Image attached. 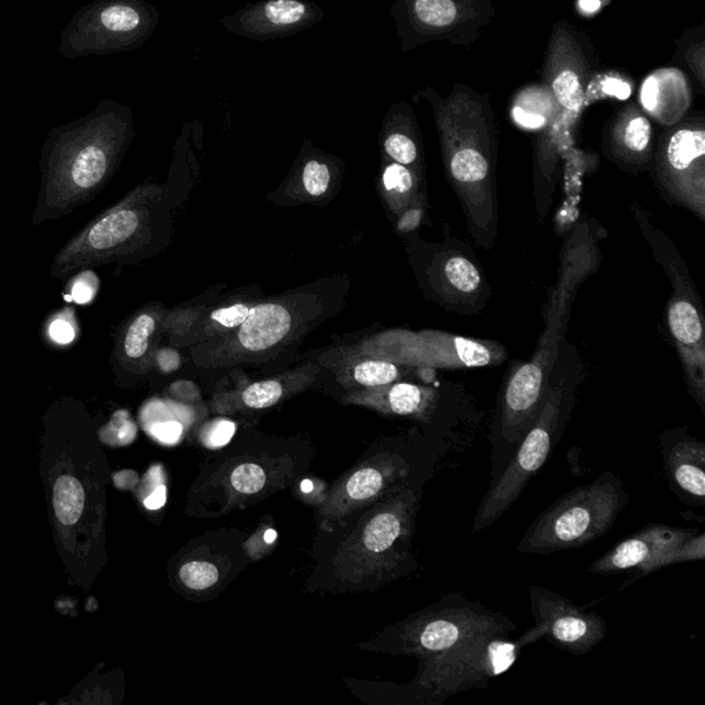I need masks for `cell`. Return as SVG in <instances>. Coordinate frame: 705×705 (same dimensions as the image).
<instances>
[{
  "label": "cell",
  "instance_id": "6da1fadb",
  "mask_svg": "<svg viewBox=\"0 0 705 705\" xmlns=\"http://www.w3.org/2000/svg\"><path fill=\"white\" fill-rule=\"evenodd\" d=\"M134 137L133 109L109 98L83 118L51 130L40 151L32 225L67 217L93 202L118 171Z\"/></svg>",
  "mask_w": 705,
  "mask_h": 705
},
{
  "label": "cell",
  "instance_id": "7a4b0ae2",
  "mask_svg": "<svg viewBox=\"0 0 705 705\" xmlns=\"http://www.w3.org/2000/svg\"><path fill=\"white\" fill-rule=\"evenodd\" d=\"M599 259L597 236L588 225H580L562 252L560 276L551 291L538 350L529 363L511 375L504 390L500 430L509 443L521 441L539 414L557 365L573 301L583 281L598 268Z\"/></svg>",
  "mask_w": 705,
  "mask_h": 705
},
{
  "label": "cell",
  "instance_id": "3957f363",
  "mask_svg": "<svg viewBox=\"0 0 705 705\" xmlns=\"http://www.w3.org/2000/svg\"><path fill=\"white\" fill-rule=\"evenodd\" d=\"M335 288L312 286L255 303L244 323L214 341L192 347L204 370L262 364L295 347L341 308Z\"/></svg>",
  "mask_w": 705,
  "mask_h": 705
},
{
  "label": "cell",
  "instance_id": "277c9868",
  "mask_svg": "<svg viewBox=\"0 0 705 705\" xmlns=\"http://www.w3.org/2000/svg\"><path fill=\"white\" fill-rule=\"evenodd\" d=\"M420 495L408 481L363 510L332 560L338 586L379 587L418 568L412 536Z\"/></svg>",
  "mask_w": 705,
  "mask_h": 705
},
{
  "label": "cell",
  "instance_id": "5b68a950",
  "mask_svg": "<svg viewBox=\"0 0 705 705\" xmlns=\"http://www.w3.org/2000/svg\"><path fill=\"white\" fill-rule=\"evenodd\" d=\"M162 188L137 186L115 206L98 214L61 248L50 273L68 280L83 270L118 263L126 265L148 255L155 243Z\"/></svg>",
  "mask_w": 705,
  "mask_h": 705
},
{
  "label": "cell",
  "instance_id": "8992f818",
  "mask_svg": "<svg viewBox=\"0 0 705 705\" xmlns=\"http://www.w3.org/2000/svg\"><path fill=\"white\" fill-rule=\"evenodd\" d=\"M627 503L622 480L605 471L540 514L526 529L518 551L549 555L587 546L609 532Z\"/></svg>",
  "mask_w": 705,
  "mask_h": 705
},
{
  "label": "cell",
  "instance_id": "52a82bcc",
  "mask_svg": "<svg viewBox=\"0 0 705 705\" xmlns=\"http://www.w3.org/2000/svg\"><path fill=\"white\" fill-rule=\"evenodd\" d=\"M514 630V623L502 613L474 604L463 595L447 594L436 604L390 627L385 633V650L422 661L476 635L509 634Z\"/></svg>",
  "mask_w": 705,
  "mask_h": 705
},
{
  "label": "cell",
  "instance_id": "ba28073f",
  "mask_svg": "<svg viewBox=\"0 0 705 705\" xmlns=\"http://www.w3.org/2000/svg\"><path fill=\"white\" fill-rule=\"evenodd\" d=\"M159 23V9L148 0H94L62 29L57 53L75 60L140 49Z\"/></svg>",
  "mask_w": 705,
  "mask_h": 705
},
{
  "label": "cell",
  "instance_id": "9c48e42d",
  "mask_svg": "<svg viewBox=\"0 0 705 705\" xmlns=\"http://www.w3.org/2000/svg\"><path fill=\"white\" fill-rule=\"evenodd\" d=\"M637 218L642 232L655 251L656 258L670 276L674 294L668 303V327L681 354L683 370L688 381L690 393L705 409V342L703 308L696 287L689 277L685 263L674 244L663 232L649 224L648 217L637 210Z\"/></svg>",
  "mask_w": 705,
  "mask_h": 705
},
{
  "label": "cell",
  "instance_id": "30bf717a",
  "mask_svg": "<svg viewBox=\"0 0 705 705\" xmlns=\"http://www.w3.org/2000/svg\"><path fill=\"white\" fill-rule=\"evenodd\" d=\"M522 650L507 634L476 635L440 655L420 661L415 683L431 700L443 703L462 690L482 688L488 679L509 671Z\"/></svg>",
  "mask_w": 705,
  "mask_h": 705
},
{
  "label": "cell",
  "instance_id": "8fae6325",
  "mask_svg": "<svg viewBox=\"0 0 705 705\" xmlns=\"http://www.w3.org/2000/svg\"><path fill=\"white\" fill-rule=\"evenodd\" d=\"M361 349L364 356L420 370H462L502 363L506 350L491 342L440 331H390Z\"/></svg>",
  "mask_w": 705,
  "mask_h": 705
},
{
  "label": "cell",
  "instance_id": "7c38bea8",
  "mask_svg": "<svg viewBox=\"0 0 705 705\" xmlns=\"http://www.w3.org/2000/svg\"><path fill=\"white\" fill-rule=\"evenodd\" d=\"M565 389L562 378L546 397L531 429L521 440V447L511 460L509 467L480 504L474 520L473 531L481 532L491 526L520 498L529 481L535 477L547 462L553 451L555 436L560 427L561 412L564 408Z\"/></svg>",
  "mask_w": 705,
  "mask_h": 705
},
{
  "label": "cell",
  "instance_id": "4fadbf2b",
  "mask_svg": "<svg viewBox=\"0 0 705 705\" xmlns=\"http://www.w3.org/2000/svg\"><path fill=\"white\" fill-rule=\"evenodd\" d=\"M529 599L535 626L518 639L522 649L544 639L564 652L583 656L597 648L608 633L601 615L586 612L549 588L532 584Z\"/></svg>",
  "mask_w": 705,
  "mask_h": 705
},
{
  "label": "cell",
  "instance_id": "5bb4252c",
  "mask_svg": "<svg viewBox=\"0 0 705 705\" xmlns=\"http://www.w3.org/2000/svg\"><path fill=\"white\" fill-rule=\"evenodd\" d=\"M655 180L670 202L705 215V131L682 126L660 141Z\"/></svg>",
  "mask_w": 705,
  "mask_h": 705
},
{
  "label": "cell",
  "instance_id": "9a60e30c",
  "mask_svg": "<svg viewBox=\"0 0 705 705\" xmlns=\"http://www.w3.org/2000/svg\"><path fill=\"white\" fill-rule=\"evenodd\" d=\"M411 466L394 452H379L361 462L330 493L320 510L323 525L342 524L408 482Z\"/></svg>",
  "mask_w": 705,
  "mask_h": 705
},
{
  "label": "cell",
  "instance_id": "2e32d148",
  "mask_svg": "<svg viewBox=\"0 0 705 705\" xmlns=\"http://www.w3.org/2000/svg\"><path fill=\"white\" fill-rule=\"evenodd\" d=\"M325 12L310 0H257L222 18L230 34L251 40L288 38L324 20Z\"/></svg>",
  "mask_w": 705,
  "mask_h": 705
},
{
  "label": "cell",
  "instance_id": "e0dca14e",
  "mask_svg": "<svg viewBox=\"0 0 705 705\" xmlns=\"http://www.w3.org/2000/svg\"><path fill=\"white\" fill-rule=\"evenodd\" d=\"M696 531L675 528L664 524H650L616 544L608 553L599 557L588 572L595 575H615L626 571H638L648 575V568L657 557L688 540Z\"/></svg>",
  "mask_w": 705,
  "mask_h": 705
},
{
  "label": "cell",
  "instance_id": "ac0fdd59",
  "mask_svg": "<svg viewBox=\"0 0 705 705\" xmlns=\"http://www.w3.org/2000/svg\"><path fill=\"white\" fill-rule=\"evenodd\" d=\"M661 456L668 484L682 502L704 509L705 444L690 436L686 427L660 437Z\"/></svg>",
  "mask_w": 705,
  "mask_h": 705
},
{
  "label": "cell",
  "instance_id": "d6986e66",
  "mask_svg": "<svg viewBox=\"0 0 705 705\" xmlns=\"http://www.w3.org/2000/svg\"><path fill=\"white\" fill-rule=\"evenodd\" d=\"M164 312L160 305H148L135 312L120 325L111 361L115 370L142 375L151 370L157 331L163 327Z\"/></svg>",
  "mask_w": 705,
  "mask_h": 705
},
{
  "label": "cell",
  "instance_id": "ffe728a7",
  "mask_svg": "<svg viewBox=\"0 0 705 705\" xmlns=\"http://www.w3.org/2000/svg\"><path fill=\"white\" fill-rule=\"evenodd\" d=\"M321 371V365L306 363L286 374L258 381L244 387L240 392L226 393L219 398L217 407L221 412H235L240 409H265L308 389Z\"/></svg>",
  "mask_w": 705,
  "mask_h": 705
},
{
  "label": "cell",
  "instance_id": "44dd1931",
  "mask_svg": "<svg viewBox=\"0 0 705 705\" xmlns=\"http://www.w3.org/2000/svg\"><path fill=\"white\" fill-rule=\"evenodd\" d=\"M436 397V392L429 387L393 382L390 385L353 390L347 394L345 401L347 404L374 409L383 415L425 420L433 411Z\"/></svg>",
  "mask_w": 705,
  "mask_h": 705
},
{
  "label": "cell",
  "instance_id": "7402d4cb",
  "mask_svg": "<svg viewBox=\"0 0 705 705\" xmlns=\"http://www.w3.org/2000/svg\"><path fill=\"white\" fill-rule=\"evenodd\" d=\"M255 303L257 302L251 299L247 301L239 299V301L224 303L217 308H204L181 346L193 347L200 343L214 341L219 336L236 330L247 319Z\"/></svg>",
  "mask_w": 705,
  "mask_h": 705
},
{
  "label": "cell",
  "instance_id": "603a6c76",
  "mask_svg": "<svg viewBox=\"0 0 705 705\" xmlns=\"http://www.w3.org/2000/svg\"><path fill=\"white\" fill-rule=\"evenodd\" d=\"M382 148L389 159L403 166H414L418 162L419 148L411 134L407 105H394L387 112L382 129Z\"/></svg>",
  "mask_w": 705,
  "mask_h": 705
},
{
  "label": "cell",
  "instance_id": "cb8c5ba5",
  "mask_svg": "<svg viewBox=\"0 0 705 705\" xmlns=\"http://www.w3.org/2000/svg\"><path fill=\"white\" fill-rule=\"evenodd\" d=\"M404 374V365L393 361L361 356L350 361L349 365L338 372V381L349 389H370L397 382Z\"/></svg>",
  "mask_w": 705,
  "mask_h": 705
},
{
  "label": "cell",
  "instance_id": "d4e9b609",
  "mask_svg": "<svg viewBox=\"0 0 705 705\" xmlns=\"http://www.w3.org/2000/svg\"><path fill=\"white\" fill-rule=\"evenodd\" d=\"M674 72H660L650 76L642 86L641 101L644 108L660 122L670 124L681 116L686 108L683 89L667 94L668 84Z\"/></svg>",
  "mask_w": 705,
  "mask_h": 705
},
{
  "label": "cell",
  "instance_id": "484cf974",
  "mask_svg": "<svg viewBox=\"0 0 705 705\" xmlns=\"http://www.w3.org/2000/svg\"><path fill=\"white\" fill-rule=\"evenodd\" d=\"M617 159L630 164L646 162L650 156L652 144V124L641 113L628 116L613 138Z\"/></svg>",
  "mask_w": 705,
  "mask_h": 705
},
{
  "label": "cell",
  "instance_id": "4316f807",
  "mask_svg": "<svg viewBox=\"0 0 705 705\" xmlns=\"http://www.w3.org/2000/svg\"><path fill=\"white\" fill-rule=\"evenodd\" d=\"M418 182L415 174L407 166L392 162L387 164L382 174V191L386 203L394 214L401 215L409 210L415 199Z\"/></svg>",
  "mask_w": 705,
  "mask_h": 705
},
{
  "label": "cell",
  "instance_id": "83f0119b",
  "mask_svg": "<svg viewBox=\"0 0 705 705\" xmlns=\"http://www.w3.org/2000/svg\"><path fill=\"white\" fill-rule=\"evenodd\" d=\"M84 491L75 477L62 476L54 485V509L58 520L64 525H73L82 517Z\"/></svg>",
  "mask_w": 705,
  "mask_h": 705
},
{
  "label": "cell",
  "instance_id": "f1b7e54d",
  "mask_svg": "<svg viewBox=\"0 0 705 705\" xmlns=\"http://www.w3.org/2000/svg\"><path fill=\"white\" fill-rule=\"evenodd\" d=\"M312 155L308 157L306 163L301 168V185L306 195L313 197H323L330 189L332 182V167L327 157L317 155L316 148H310Z\"/></svg>",
  "mask_w": 705,
  "mask_h": 705
},
{
  "label": "cell",
  "instance_id": "f546056e",
  "mask_svg": "<svg viewBox=\"0 0 705 705\" xmlns=\"http://www.w3.org/2000/svg\"><path fill=\"white\" fill-rule=\"evenodd\" d=\"M705 558V533H694L688 540L678 544L674 549L661 554L648 568L649 573L660 571L667 566L682 564V562L704 561Z\"/></svg>",
  "mask_w": 705,
  "mask_h": 705
},
{
  "label": "cell",
  "instance_id": "4dcf8cb0",
  "mask_svg": "<svg viewBox=\"0 0 705 705\" xmlns=\"http://www.w3.org/2000/svg\"><path fill=\"white\" fill-rule=\"evenodd\" d=\"M445 280L456 291L473 294L481 286V275L474 263L466 257L455 255L444 266Z\"/></svg>",
  "mask_w": 705,
  "mask_h": 705
},
{
  "label": "cell",
  "instance_id": "1f68e13d",
  "mask_svg": "<svg viewBox=\"0 0 705 705\" xmlns=\"http://www.w3.org/2000/svg\"><path fill=\"white\" fill-rule=\"evenodd\" d=\"M78 334V319H76L75 310L72 308L58 310L47 323L46 335L54 345H71Z\"/></svg>",
  "mask_w": 705,
  "mask_h": 705
},
{
  "label": "cell",
  "instance_id": "d6a6232c",
  "mask_svg": "<svg viewBox=\"0 0 705 705\" xmlns=\"http://www.w3.org/2000/svg\"><path fill=\"white\" fill-rule=\"evenodd\" d=\"M555 97L568 111H577L583 104V86L579 76L571 69H564L553 82Z\"/></svg>",
  "mask_w": 705,
  "mask_h": 705
},
{
  "label": "cell",
  "instance_id": "836d02e7",
  "mask_svg": "<svg viewBox=\"0 0 705 705\" xmlns=\"http://www.w3.org/2000/svg\"><path fill=\"white\" fill-rule=\"evenodd\" d=\"M180 579L191 590L203 591L218 583L219 572L211 562L189 561L181 566Z\"/></svg>",
  "mask_w": 705,
  "mask_h": 705
},
{
  "label": "cell",
  "instance_id": "e575fe53",
  "mask_svg": "<svg viewBox=\"0 0 705 705\" xmlns=\"http://www.w3.org/2000/svg\"><path fill=\"white\" fill-rule=\"evenodd\" d=\"M67 281L64 297L68 302L79 303V305H86L93 301L100 288V280L93 270H83L69 277Z\"/></svg>",
  "mask_w": 705,
  "mask_h": 705
},
{
  "label": "cell",
  "instance_id": "d590c367",
  "mask_svg": "<svg viewBox=\"0 0 705 705\" xmlns=\"http://www.w3.org/2000/svg\"><path fill=\"white\" fill-rule=\"evenodd\" d=\"M230 485L241 495H255L265 488L266 473L255 463H243L232 471Z\"/></svg>",
  "mask_w": 705,
  "mask_h": 705
},
{
  "label": "cell",
  "instance_id": "8d00e7d4",
  "mask_svg": "<svg viewBox=\"0 0 705 705\" xmlns=\"http://www.w3.org/2000/svg\"><path fill=\"white\" fill-rule=\"evenodd\" d=\"M235 431L236 425L230 422V420H214V422L207 427L206 434H204L203 437V443L210 448L224 447L225 444L229 443Z\"/></svg>",
  "mask_w": 705,
  "mask_h": 705
},
{
  "label": "cell",
  "instance_id": "74e56055",
  "mask_svg": "<svg viewBox=\"0 0 705 705\" xmlns=\"http://www.w3.org/2000/svg\"><path fill=\"white\" fill-rule=\"evenodd\" d=\"M102 433L116 434L113 438L116 444H129L134 440L137 427L131 422L127 412H116L112 422L102 430Z\"/></svg>",
  "mask_w": 705,
  "mask_h": 705
},
{
  "label": "cell",
  "instance_id": "f35d334b",
  "mask_svg": "<svg viewBox=\"0 0 705 705\" xmlns=\"http://www.w3.org/2000/svg\"><path fill=\"white\" fill-rule=\"evenodd\" d=\"M152 436L163 444H177L181 440L184 427L177 420L156 423L151 429Z\"/></svg>",
  "mask_w": 705,
  "mask_h": 705
},
{
  "label": "cell",
  "instance_id": "ab89813d",
  "mask_svg": "<svg viewBox=\"0 0 705 705\" xmlns=\"http://www.w3.org/2000/svg\"><path fill=\"white\" fill-rule=\"evenodd\" d=\"M181 354L173 347H159L155 350L153 354V364L159 368V371L164 372V374H171V372L178 371L181 367Z\"/></svg>",
  "mask_w": 705,
  "mask_h": 705
},
{
  "label": "cell",
  "instance_id": "60d3db41",
  "mask_svg": "<svg viewBox=\"0 0 705 705\" xmlns=\"http://www.w3.org/2000/svg\"><path fill=\"white\" fill-rule=\"evenodd\" d=\"M170 392L175 398L185 401V403H195V401L200 400L199 389H197L195 383L189 381L175 382L170 387Z\"/></svg>",
  "mask_w": 705,
  "mask_h": 705
},
{
  "label": "cell",
  "instance_id": "b9f144b4",
  "mask_svg": "<svg viewBox=\"0 0 705 705\" xmlns=\"http://www.w3.org/2000/svg\"><path fill=\"white\" fill-rule=\"evenodd\" d=\"M605 93L610 94V96L620 98V100H626L630 97L631 89L627 83H624L620 79H608L604 83Z\"/></svg>",
  "mask_w": 705,
  "mask_h": 705
},
{
  "label": "cell",
  "instance_id": "7bdbcfd3",
  "mask_svg": "<svg viewBox=\"0 0 705 705\" xmlns=\"http://www.w3.org/2000/svg\"><path fill=\"white\" fill-rule=\"evenodd\" d=\"M420 215L422 211L419 208H409L405 213L401 214L400 219H398V229L403 230V232H408L418 226L420 221Z\"/></svg>",
  "mask_w": 705,
  "mask_h": 705
},
{
  "label": "cell",
  "instance_id": "ee69618b",
  "mask_svg": "<svg viewBox=\"0 0 705 705\" xmlns=\"http://www.w3.org/2000/svg\"><path fill=\"white\" fill-rule=\"evenodd\" d=\"M167 500V489L162 485V487H157L155 491L145 499V507L149 510H157L164 506Z\"/></svg>",
  "mask_w": 705,
  "mask_h": 705
},
{
  "label": "cell",
  "instance_id": "f6af8a7d",
  "mask_svg": "<svg viewBox=\"0 0 705 705\" xmlns=\"http://www.w3.org/2000/svg\"><path fill=\"white\" fill-rule=\"evenodd\" d=\"M579 5L584 13H595L601 7V0H580Z\"/></svg>",
  "mask_w": 705,
  "mask_h": 705
}]
</instances>
